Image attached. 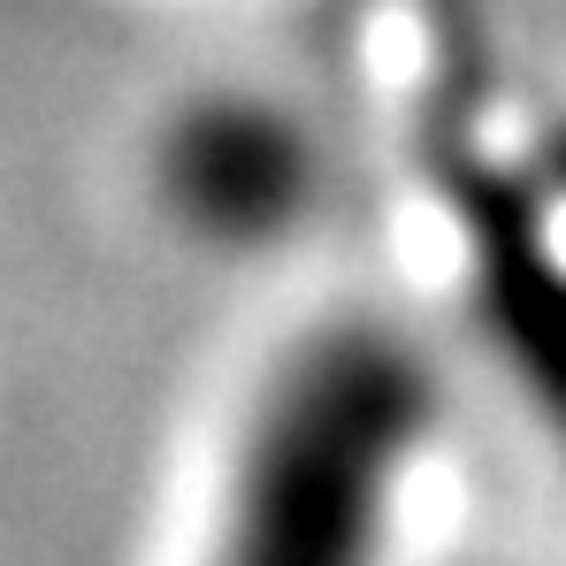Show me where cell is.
<instances>
[{
    "instance_id": "cell-3",
    "label": "cell",
    "mask_w": 566,
    "mask_h": 566,
    "mask_svg": "<svg viewBox=\"0 0 566 566\" xmlns=\"http://www.w3.org/2000/svg\"><path fill=\"white\" fill-rule=\"evenodd\" d=\"M468 222L482 306H490L505 353L521 360V376L536 382V398L566 421V261L544 253L536 222L505 191H468Z\"/></svg>"
},
{
    "instance_id": "cell-2",
    "label": "cell",
    "mask_w": 566,
    "mask_h": 566,
    "mask_svg": "<svg viewBox=\"0 0 566 566\" xmlns=\"http://www.w3.org/2000/svg\"><path fill=\"white\" fill-rule=\"evenodd\" d=\"M169 191L191 222L222 238H261L306 199V146L261 107H207L169 146Z\"/></svg>"
},
{
    "instance_id": "cell-1",
    "label": "cell",
    "mask_w": 566,
    "mask_h": 566,
    "mask_svg": "<svg viewBox=\"0 0 566 566\" xmlns=\"http://www.w3.org/2000/svg\"><path fill=\"white\" fill-rule=\"evenodd\" d=\"M413 437V360L376 329L314 337L253 421L214 566H368Z\"/></svg>"
}]
</instances>
